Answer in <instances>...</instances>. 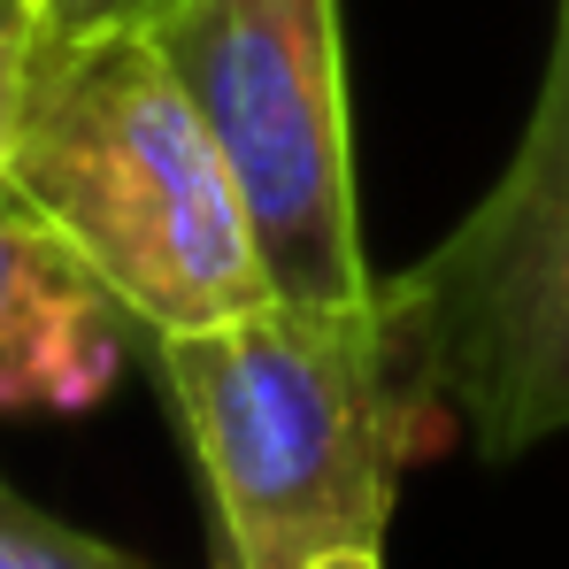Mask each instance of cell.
Returning <instances> with one entry per match:
<instances>
[{"instance_id":"obj_4","label":"cell","mask_w":569,"mask_h":569,"mask_svg":"<svg viewBox=\"0 0 569 569\" xmlns=\"http://www.w3.org/2000/svg\"><path fill=\"white\" fill-rule=\"evenodd\" d=\"M247 200L278 300H370L339 0H162L139 23Z\"/></svg>"},{"instance_id":"obj_9","label":"cell","mask_w":569,"mask_h":569,"mask_svg":"<svg viewBox=\"0 0 569 569\" xmlns=\"http://www.w3.org/2000/svg\"><path fill=\"white\" fill-rule=\"evenodd\" d=\"M316 569H385V555L378 547H339V555H323Z\"/></svg>"},{"instance_id":"obj_7","label":"cell","mask_w":569,"mask_h":569,"mask_svg":"<svg viewBox=\"0 0 569 569\" xmlns=\"http://www.w3.org/2000/svg\"><path fill=\"white\" fill-rule=\"evenodd\" d=\"M31 47H39V8L0 16V192H8V147H16V108L31 78Z\"/></svg>"},{"instance_id":"obj_3","label":"cell","mask_w":569,"mask_h":569,"mask_svg":"<svg viewBox=\"0 0 569 569\" xmlns=\"http://www.w3.org/2000/svg\"><path fill=\"white\" fill-rule=\"evenodd\" d=\"M385 308L477 455L508 462L569 431V31L508 170L408 278H385Z\"/></svg>"},{"instance_id":"obj_8","label":"cell","mask_w":569,"mask_h":569,"mask_svg":"<svg viewBox=\"0 0 569 569\" xmlns=\"http://www.w3.org/2000/svg\"><path fill=\"white\" fill-rule=\"evenodd\" d=\"M162 0H39V39H93V31H139Z\"/></svg>"},{"instance_id":"obj_1","label":"cell","mask_w":569,"mask_h":569,"mask_svg":"<svg viewBox=\"0 0 569 569\" xmlns=\"http://www.w3.org/2000/svg\"><path fill=\"white\" fill-rule=\"evenodd\" d=\"M231 569H316L385 547L400 470L447 431L385 284L370 300H262L154 339Z\"/></svg>"},{"instance_id":"obj_5","label":"cell","mask_w":569,"mask_h":569,"mask_svg":"<svg viewBox=\"0 0 569 569\" xmlns=\"http://www.w3.org/2000/svg\"><path fill=\"white\" fill-rule=\"evenodd\" d=\"M116 362H123L116 292L16 192H0V408L78 416L116 385Z\"/></svg>"},{"instance_id":"obj_2","label":"cell","mask_w":569,"mask_h":569,"mask_svg":"<svg viewBox=\"0 0 569 569\" xmlns=\"http://www.w3.org/2000/svg\"><path fill=\"white\" fill-rule=\"evenodd\" d=\"M8 192L154 339L278 300L223 147L147 31L31 47Z\"/></svg>"},{"instance_id":"obj_6","label":"cell","mask_w":569,"mask_h":569,"mask_svg":"<svg viewBox=\"0 0 569 569\" xmlns=\"http://www.w3.org/2000/svg\"><path fill=\"white\" fill-rule=\"evenodd\" d=\"M0 569H147V562H131V555L100 547L86 531L39 516L31 500H16V492L0 485Z\"/></svg>"},{"instance_id":"obj_10","label":"cell","mask_w":569,"mask_h":569,"mask_svg":"<svg viewBox=\"0 0 569 569\" xmlns=\"http://www.w3.org/2000/svg\"><path fill=\"white\" fill-rule=\"evenodd\" d=\"M16 8H39V0H0V16H16Z\"/></svg>"}]
</instances>
